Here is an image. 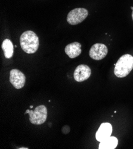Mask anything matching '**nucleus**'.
Segmentation results:
<instances>
[{
    "label": "nucleus",
    "instance_id": "nucleus-16",
    "mask_svg": "<svg viewBox=\"0 0 133 149\" xmlns=\"http://www.w3.org/2000/svg\"><path fill=\"white\" fill-rule=\"evenodd\" d=\"M131 9L133 10V7H131Z\"/></svg>",
    "mask_w": 133,
    "mask_h": 149
},
{
    "label": "nucleus",
    "instance_id": "nucleus-10",
    "mask_svg": "<svg viewBox=\"0 0 133 149\" xmlns=\"http://www.w3.org/2000/svg\"><path fill=\"white\" fill-rule=\"evenodd\" d=\"M118 144V140L115 137H109L101 141L99 146V149H115Z\"/></svg>",
    "mask_w": 133,
    "mask_h": 149
},
{
    "label": "nucleus",
    "instance_id": "nucleus-12",
    "mask_svg": "<svg viewBox=\"0 0 133 149\" xmlns=\"http://www.w3.org/2000/svg\"><path fill=\"white\" fill-rule=\"evenodd\" d=\"M29 111H30V110L29 109H27L26 110V111L25 112V114H26V113H29Z\"/></svg>",
    "mask_w": 133,
    "mask_h": 149
},
{
    "label": "nucleus",
    "instance_id": "nucleus-3",
    "mask_svg": "<svg viewBox=\"0 0 133 149\" xmlns=\"http://www.w3.org/2000/svg\"><path fill=\"white\" fill-rule=\"evenodd\" d=\"M29 121L34 125H41L47 118V109L44 105L37 107L34 111L30 110L29 113Z\"/></svg>",
    "mask_w": 133,
    "mask_h": 149
},
{
    "label": "nucleus",
    "instance_id": "nucleus-15",
    "mask_svg": "<svg viewBox=\"0 0 133 149\" xmlns=\"http://www.w3.org/2000/svg\"><path fill=\"white\" fill-rule=\"evenodd\" d=\"M132 20H133V10H132Z\"/></svg>",
    "mask_w": 133,
    "mask_h": 149
},
{
    "label": "nucleus",
    "instance_id": "nucleus-14",
    "mask_svg": "<svg viewBox=\"0 0 133 149\" xmlns=\"http://www.w3.org/2000/svg\"><path fill=\"white\" fill-rule=\"evenodd\" d=\"M33 107H33V105H31V106H30V107H29V108H31V109H32V108H33Z\"/></svg>",
    "mask_w": 133,
    "mask_h": 149
},
{
    "label": "nucleus",
    "instance_id": "nucleus-2",
    "mask_svg": "<svg viewBox=\"0 0 133 149\" xmlns=\"http://www.w3.org/2000/svg\"><path fill=\"white\" fill-rule=\"evenodd\" d=\"M133 69V56L125 54L120 58L115 64L114 74L119 78L127 77Z\"/></svg>",
    "mask_w": 133,
    "mask_h": 149
},
{
    "label": "nucleus",
    "instance_id": "nucleus-5",
    "mask_svg": "<svg viewBox=\"0 0 133 149\" xmlns=\"http://www.w3.org/2000/svg\"><path fill=\"white\" fill-rule=\"evenodd\" d=\"M108 53V49L105 44L95 43L89 51V55L94 60L100 61L106 57Z\"/></svg>",
    "mask_w": 133,
    "mask_h": 149
},
{
    "label": "nucleus",
    "instance_id": "nucleus-13",
    "mask_svg": "<svg viewBox=\"0 0 133 149\" xmlns=\"http://www.w3.org/2000/svg\"><path fill=\"white\" fill-rule=\"evenodd\" d=\"M19 148V149H28L29 148H27V147H20V148Z\"/></svg>",
    "mask_w": 133,
    "mask_h": 149
},
{
    "label": "nucleus",
    "instance_id": "nucleus-4",
    "mask_svg": "<svg viewBox=\"0 0 133 149\" xmlns=\"http://www.w3.org/2000/svg\"><path fill=\"white\" fill-rule=\"evenodd\" d=\"M88 11L84 8L73 9L68 13L66 20L70 25H77L82 22L88 16Z\"/></svg>",
    "mask_w": 133,
    "mask_h": 149
},
{
    "label": "nucleus",
    "instance_id": "nucleus-11",
    "mask_svg": "<svg viewBox=\"0 0 133 149\" xmlns=\"http://www.w3.org/2000/svg\"><path fill=\"white\" fill-rule=\"evenodd\" d=\"M2 49L4 51V56L6 58H11L14 54V47L11 41L8 39H5L2 43Z\"/></svg>",
    "mask_w": 133,
    "mask_h": 149
},
{
    "label": "nucleus",
    "instance_id": "nucleus-6",
    "mask_svg": "<svg viewBox=\"0 0 133 149\" xmlns=\"http://www.w3.org/2000/svg\"><path fill=\"white\" fill-rule=\"evenodd\" d=\"M10 81L14 88L20 89L25 86L26 77L20 70L13 69L10 72Z\"/></svg>",
    "mask_w": 133,
    "mask_h": 149
},
{
    "label": "nucleus",
    "instance_id": "nucleus-8",
    "mask_svg": "<svg viewBox=\"0 0 133 149\" xmlns=\"http://www.w3.org/2000/svg\"><path fill=\"white\" fill-rule=\"evenodd\" d=\"M112 132V126L108 123H102L96 134V140L101 142L110 137Z\"/></svg>",
    "mask_w": 133,
    "mask_h": 149
},
{
    "label": "nucleus",
    "instance_id": "nucleus-7",
    "mask_svg": "<svg viewBox=\"0 0 133 149\" xmlns=\"http://www.w3.org/2000/svg\"><path fill=\"white\" fill-rule=\"evenodd\" d=\"M91 74L90 68L87 65L81 64L78 65L73 72V77L76 81L82 82L90 78Z\"/></svg>",
    "mask_w": 133,
    "mask_h": 149
},
{
    "label": "nucleus",
    "instance_id": "nucleus-9",
    "mask_svg": "<svg viewBox=\"0 0 133 149\" xmlns=\"http://www.w3.org/2000/svg\"><path fill=\"white\" fill-rule=\"evenodd\" d=\"M65 51L69 58H77L81 54V45L77 42L70 43L65 47Z\"/></svg>",
    "mask_w": 133,
    "mask_h": 149
},
{
    "label": "nucleus",
    "instance_id": "nucleus-1",
    "mask_svg": "<svg viewBox=\"0 0 133 149\" xmlns=\"http://www.w3.org/2000/svg\"><path fill=\"white\" fill-rule=\"evenodd\" d=\"M21 48L24 52L31 54L35 53L39 45V38L37 34L32 31H27L23 32L20 38Z\"/></svg>",
    "mask_w": 133,
    "mask_h": 149
}]
</instances>
